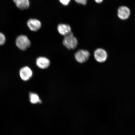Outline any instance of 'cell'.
Segmentation results:
<instances>
[{"label": "cell", "mask_w": 135, "mask_h": 135, "mask_svg": "<svg viewBox=\"0 0 135 135\" xmlns=\"http://www.w3.org/2000/svg\"><path fill=\"white\" fill-rule=\"evenodd\" d=\"M16 45L18 48L22 50H25L29 48L31 45V42L26 35H21L17 38Z\"/></svg>", "instance_id": "6da1fadb"}, {"label": "cell", "mask_w": 135, "mask_h": 135, "mask_svg": "<svg viewBox=\"0 0 135 135\" xmlns=\"http://www.w3.org/2000/svg\"><path fill=\"white\" fill-rule=\"evenodd\" d=\"M63 43L64 46L69 50L74 49L76 48L78 44L77 38L72 33L65 37Z\"/></svg>", "instance_id": "7a4b0ae2"}, {"label": "cell", "mask_w": 135, "mask_h": 135, "mask_svg": "<svg viewBox=\"0 0 135 135\" xmlns=\"http://www.w3.org/2000/svg\"><path fill=\"white\" fill-rule=\"evenodd\" d=\"M90 56V54L88 51L83 50L78 51L75 55L76 60L80 63H83L87 61Z\"/></svg>", "instance_id": "3957f363"}, {"label": "cell", "mask_w": 135, "mask_h": 135, "mask_svg": "<svg viewBox=\"0 0 135 135\" xmlns=\"http://www.w3.org/2000/svg\"><path fill=\"white\" fill-rule=\"evenodd\" d=\"M94 56L95 60L99 63H103L105 61L108 57L107 52L105 50L101 48L96 50L94 53Z\"/></svg>", "instance_id": "277c9868"}, {"label": "cell", "mask_w": 135, "mask_h": 135, "mask_svg": "<svg viewBox=\"0 0 135 135\" xmlns=\"http://www.w3.org/2000/svg\"><path fill=\"white\" fill-rule=\"evenodd\" d=\"M131 10L126 6H121L118 8L117 15L118 17L122 20H126L128 19L130 16Z\"/></svg>", "instance_id": "5b68a950"}, {"label": "cell", "mask_w": 135, "mask_h": 135, "mask_svg": "<svg viewBox=\"0 0 135 135\" xmlns=\"http://www.w3.org/2000/svg\"><path fill=\"white\" fill-rule=\"evenodd\" d=\"M27 25L31 31H36L41 28V22L37 19L30 18L27 22Z\"/></svg>", "instance_id": "8992f818"}, {"label": "cell", "mask_w": 135, "mask_h": 135, "mask_svg": "<svg viewBox=\"0 0 135 135\" xmlns=\"http://www.w3.org/2000/svg\"><path fill=\"white\" fill-rule=\"evenodd\" d=\"M20 75L22 80L24 81H27L32 76L33 72L29 67H25L20 70Z\"/></svg>", "instance_id": "52a82bcc"}, {"label": "cell", "mask_w": 135, "mask_h": 135, "mask_svg": "<svg viewBox=\"0 0 135 135\" xmlns=\"http://www.w3.org/2000/svg\"><path fill=\"white\" fill-rule=\"evenodd\" d=\"M57 30L61 35L65 37L72 33L71 28L68 24L63 23L59 24L57 27Z\"/></svg>", "instance_id": "ba28073f"}, {"label": "cell", "mask_w": 135, "mask_h": 135, "mask_svg": "<svg viewBox=\"0 0 135 135\" xmlns=\"http://www.w3.org/2000/svg\"><path fill=\"white\" fill-rule=\"evenodd\" d=\"M36 64L40 68L45 69L48 68L50 66V61L46 57H40L36 59Z\"/></svg>", "instance_id": "9c48e42d"}, {"label": "cell", "mask_w": 135, "mask_h": 135, "mask_svg": "<svg viewBox=\"0 0 135 135\" xmlns=\"http://www.w3.org/2000/svg\"><path fill=\"white\" fill-rule=\"evenodd\" d=\"M17 7L21 10L28 9L30 7L29 0H13Z\"/></svg>", "instance_id": "30bf717a"}, {"label": "cell", "mask_w": 135, "mask_h": 135, "mask_svg": "<svg viewBox=\"0 0 135 135\" xmlns=\"http://www.w3.org/2000/svg\"><path fill=\"white\" fill-rule=\"evenodd\" d=\"M30 102L32 104H35L37 103H41V101L37 94L35 93H30Z\"/></svg>", "instance_id": "8fae6325"}, {"label": "cell", "mask_w": 135, "mask_h": 135, "mask_svg": "<svg viewBox=\"0 0 135 135\" xmlns=\"http://www.w3.org/2000/svg\"><path fill=\"white\" fill-rule=\"evenodd\" d=\"M6 38L4 35L0 32V45H4L6 41Z\"/></svg>", "instance_id": "7c38bea8"}, {"label": "cell", "mask_w": 135, "mask_h": 135, "mask_svg": "<svg viewBox=\"0 0 135 135\" xmlns=\"http://www.w3.org/2000/svg\"><path fill=\"white\" fill-rule=\"evenodd\" d=\"M60 2L64 6H66L70 3V0H59Z\"/></svg>", "instance_id": "4fadbf2b"}, {"label": "cell", "mask_w": 135, "mask_h": 135, "mask_svg": "<svg viewBox=\"0 0 135 135\" xmlns=\"http://www.w3.org/2000/svg\"><path fill=\"white\" fill-rule=\"evenodd\" d=\"M76 2L78 4L85 5L86 4L87 0H75Z\"/></svg>", "instance_id": "5bb4252c"}, {"label": "cell", "mask_w": 135, "mask_h": 135, "mask_svg": "<svg viewBox=\"0 0 135 135\" xmlns=\"http://www.w3.org/2000/svg\"><path fill=\"white\" fill-rule=\"evenodd\" d=\"M96 3H98V4H100L102 2L103 0H94Z\"/></svg>", "instance_id": "9a60e30c"}]
</instances>
